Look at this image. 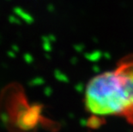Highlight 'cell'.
Listing matches in <instances>:
<instances>
[{
  "label": "cell",
  "mask_w": 133,
  "mask_h": 132,
  "mask_svg": "<svg viewBox=\"0 0 133 132\" xmlns=\"http://www.w3.org/2000/svg\"><path fill=\"white\" fill-rule=\"evenodd\" d=\"M114 70L119 78L124 100L123 117L133 124V54L121 58Z\"/></svg>",
  "instance_id": "cell-2"
},
{
  "label": "cell",
  "mask_w": 133,
  "mask_h": 132,
  "mask_svg": "<svg viewBox=\"0 0 133 132\" xmlns=\"http://www.w3.org/2000/svg\"><path fill=\"white\" fill-rule=\"evenodd\" d=\"M85 106L87 110L95 115L123 116V92L114 70L95 75L89 81L85 91Z\"/></svg>",
  "instance_id": "cell-1"
}]
</instances>
